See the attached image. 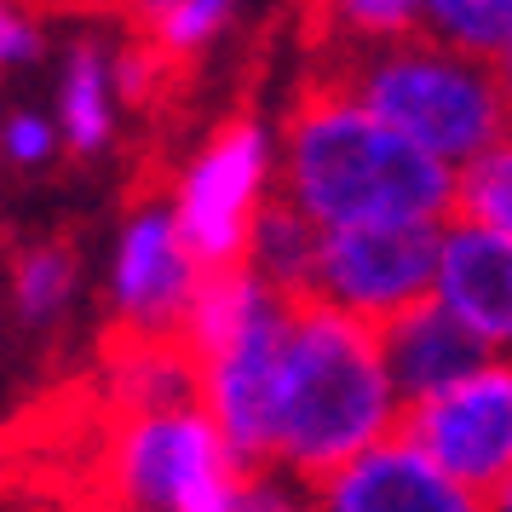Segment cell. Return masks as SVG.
Returning <instances> with one entry per match:
<instances>
[{
  "mask_svg": "<svg viewBox=\"0 0 512 512\" xmlns=\"http://www.w3.org/2000/svg\"><path fill=\"white\" fill-rule=\"evenodd\" d=\"M58 150V127H52L47 116H29V110H18V116H6V127H0V156L18 167H41Z\"/></svg>",
  "mask_w": 512,
  "mask_h": 512,
  "instance_id": "19",
  "label": "cell"
},
{
  "mask_svg": "<svg viewBox=\"0 0 512 512\" xmlns=\"http://www.w3.org/2000/svg\"><path fill=\"white\" fill-rule=\"evenodd\" d=\"M277 202L300 213L311 231H392V225H443L455 213V173L340 87L305 75L282 116L277 144Z\"/></svg>",
  "mask_w": 512,
  "mask_h": 512,
  "instance_id": "1",
  "label": "cell"
},
{
  "mask_svg": "<svg viewBox=\"0 0 512 512\" xmlns=\"http://www.w3.org/2000/svg\"><path fill=\"white\" fill-rule=\"evenodd\" d=\"M110 484L127 512H236L242 466L196 403L144 409L116 420Z\"/></svg>",
  "mask_w": 512,
  "mask_h": 512,
  "instance_id": "5",
  "label": "cell"
},
{
  "mask_svg": "<svg viewBox=\"0 0 512 512\" xmlns=\"http://www.w3.org/2000/svg\"><path fill=\"white\" fill-rule=\"evenodd\" d=\"M219 6H236V0H219Z\"/></svg>",
  "mask_w": 512,
  "mask_h": 512,
  "instance_id": "24",
  "label": "cell"
},
{
  "mask_svg": "<svg viewBox=\"0 0 512 512\" xmlns=\"http://www.w3.org/2000/svg\"><path fill=\"white\" fill-rule=\"evenodd\" d=\"M173 6H179V0H133V12H139V18H144V29L156 24V18H167Z\"/></svg>",
  "mask_w": 512,
  "mask_h": 512,
  "instance_id": "22",
  "label": "cell"
},
{
  "mask_svg": "<svg viewBox=\"0 0 512 512\" xmlns=\"http://www.w3.org/2000/svg\"><path fill=\"white\" fill-rule=\"evenodd\" d=\"M420 35L489 64L512 41V0H420Z\"/></svg>",
  "mask_w": 512,
  "mask_h": 512,
  "instance_id": "15",
  "label": "cell"
},
{
  "mask_svg": "<svg viewBox=\"0 0 512 512\" xmlns=\"http://www.w3.org/2000/svg\"><path fill=\"white\" fill-rule=\"evenodd\" d=\"M116 127V81H110V52L98 41H75L58 87V133L75 156H98Z\"/></svg>",
  "mask_w": 512,
  "mask_h": 512,
  "instance_id": "13",
  "label": "cell"
},
{
  "mask_svg": "<svg viewBox=\"0 0 512 512\" xmlns=\"http://www.w3.org/2000/svg\"><path fill=\"white\" fill-rule=\"evenodd\" d=\"M484 512H512V478L501 489H489V495H484Z\"/></svg>",
  "mask_w": 512,
  "mask_h": 512,
  "instance_id": "23",
  "label": "cell"
},
{
  "mask_svg": "<svg viewBox=\"0 0 512 512\" xmlns=\"http://www.w3.org/2000/svg\"><path fill=\"white\" fill-rule=\"evenodd\" d=\"M397 420L403 403L386 374L380 328L288 300L271 380V472L317 489L363 449L392 438Z\"/></svg>",
  "mask_w": 512,
  "mask_h": 512,
  "instance_id": "2",
  "label": "cell"
},
{
  "mask_svg": "<svg viewBox=\"0 0 512 512\" xmlns=\"http://www.w3.org/2000/svg\"><path fill=\"white\" fill-rule=\"evenodd\" d=\"M196 259L173 231L167 202H144L121 225L116 265H110V311L121 346H179V323L196 294Z\"/></svg>",
  "mask_w": 512,
  "mask_h": 512,
  "instance_id": "8",
  "label": "cell"
},
{
  "mask_svg": "<svg viewBox=\"0 0 512 512\" xmlns=\"http://www.w3.org/2000/svg\"><path fill=\"white\" fill-rule=\"evenodd\" d=\"M432 300L466 328V340L484 357H512V242L466 219H443Z\"/></svg>",
  "mask_w": 512,
  "mask_h": 512,
  "instance_id": "10",
  "label": "cell"
},
{
  "mask_svg": "<svg viewBox=\"0 0 512 512\" xmlns=\"http://www.w3.org/2000/svg\"><path fill=\"white\" fill-rule=\"evenodd\" d=\"M271 167H277V144L271 127L259 116H231L208 133V144L185 162L173 179L167 213L173 231L196 259V271H236L248 265V236H254L259 208L271 202Z\"/></svg>",
  "mask_w": 512,
  "mask_h": 512,
  "instance_id": "4",
  "label": "cell"
},
{
  "mask_svg": "<svg viewBox=\"0 0 512 512\" xmlns=\"http://www.w3.org/2000/svg\"><path fill=\"white\" fill-rule=\"evenodd\" d=\"M449 219H466V225L512 242V133H501L484 156H472L455 173V213Z\"/></svg>",
  "mask_w": 512,
  "mask_h": 512,
  "instance_id": "16",
  "label": "cell"
},
{
  "mask_svg": "<svg viewBox=\"0 0 512 512\" xmlns=\"http://www.w3.org/2000/svg\"><path fill=\"white\" fill-rule=\"evenodd\" d=\"M75 277H81V259H75L70 242H29L24 254L12 259V305L24 323H52L75 294Z\"/></svg>",
  "mask_w": 512,
  "mask_h": 512,
  "instance_id": "17",
  "label": "cell"
},
{
  "mask_svg": "<svg viewBox=\"0 0 512 512\" xmlns=\"http://www.w3.org/2000/svg\"><path fill=\"white\" fill-rule=\"evenodd\" d=\"M432 271H438V225L317 231L300 300L328 305L351 323L386 328L392 317L432 300Z\"/></svg>",
  "mask_w": 512,
  "mask_h": 512,
  "instance_id": "6",
  "label": "cell"
},
{
  "mask_svg": "<svg viewBox=\"0 0 512 512\" xmlns=\"http://www.w3.org/2000/svg\"><path fill=\"white\" fill-rule=\"evenodd\" d=\"M311 75L340 87L357 110H369L380 127H392L403 144H415L420 156L443 162L449 173H461L501 133H512L495 70L484 58L438 47L426 35H403V41L363 52H334V58H317Z\"/></svg>",
  "mask_w": 512,
  "mask_h": 512,
  "instance_id": "3",
  "label": "cell"
},
{
  "mask_svg": "<svg viewBox=\"0 0 512 512\" xmlns=\"http://www.w3.org/2000/svg\"><path fill=\"white\" fill-rule=\"evenodd\" d=\"M41 52V24L24 0H0V64H29Z\"/></svg>",
  "mask_w": 512,
  "mask_h": 512,
  "instance_id": "20",
  "label": "cell"
},
{
  "mask_svg": "<svg viewBox=\"0 0 512 512\" xmlns=\"http://www.w3.org/2000/svg\"><path fill=\"white\" fill-rule=\"evenodd\" d=\"M489 70H495V87H501V104H507V116H512V41L495 58H489Z\"/></svg>",
  "mask_w": 512,
  "mask_h": 512,
  "instance_id": "21",
  "label": "cell"
},
{
  "mask_svg": "<svg viewBox=\"0 0 512 512\" xmlns=\"http://www.w3.org/2000/svg\"><path fill=\"white\" fill-rule=\"evenodd\" d=\"M397 432L438 466L449 484L484 501L512 478V357H484L443 392L403 409Z\"/></svg>",
  "mask_w": 512,
  "mask_h": 512,
  "instance_id": "7",
  "label": "cell"
},
{
  "mask_svg": "<svg viewBox=\"0 0 512 512\" xmlns=\"http://www.w3.org/2000/svg\"><path fill=\"white\" fill-rule=\"evenodd\" d=\"M282 323H288V300L277 294L236 340L196 363V409L208 415L242 472L271 466V380H277Z\"/></svg>",
  "mask_w": 512,
  "mask_h": 512,
  "instance_id": "9",
  "label": "cell"
},
{
  "mask_svg": "<svg viewBox=\"0 0 512 512\" xmlns=\"http://www.w3.org/2000/svg\"><path fill=\"white\" fill-rule=\"evenodd\" d=\"M236 512H317L311 507V489L282 478V472H242V495H236Z\"/></svg>",
  "mask_w": 512,
  "mask_h": 512,
  "instance_id": "18",
  "label": "cell"
},
{
  "mask_svg": "<svg viewBox=\"0 0 512 512\" xmlns=\"http://www.w3.org/2000/svg\"><path fill=\"white\" fill-rule=\"evenodd\" d=\"M311 29H317V58L386 47L420 35V0H311Z\"/></svg>",
  "mask_w": 512,
  "mask_h": 512,
  "instance_id": "14",
  "label": "cell"
},
{
  "mask_svg": "<svg viewBox=\"0 0 512 512\" xmlns=\"http://www.w3.org/2000/svg\"><path fill=\"white\" fill-rule=\"evenodd\" d=\"M380 351H386V374H392V392L403 409L484 363V351L466 340V328L438 300H420L415 311L392 317L380 328Z\"/></svg>",
  "mask_w": 512,
  "mask_h": 512,
  "instance_id": "12",
  "label": "cell"
},
{
  "mask_svg": "<svg viewBox=\"0 0 512 512\" xmlns=\"http://www.w3.org/2000/svg\"><path fill=\"white\" fill-rule=\"evenodd\" d=\"M311 507L317 512H484V501L466 495L461 484H449L403 432H392L386 443L363 449L357 461H346L334 478L311 489Z\"/></svg>",
  "mask_w": 512,
  "mask_h": 512,
  "instance_id": "11",
  "label": "cell"
}]
</instances>
